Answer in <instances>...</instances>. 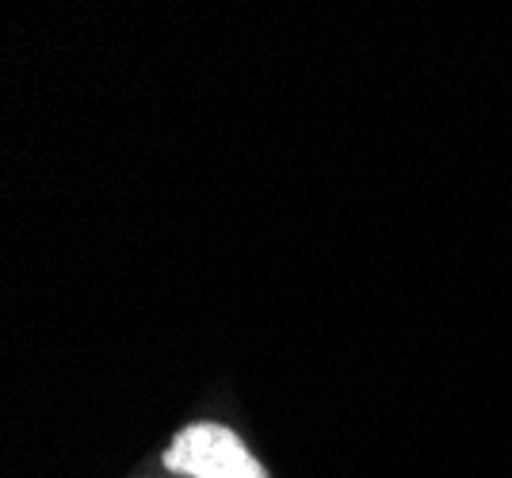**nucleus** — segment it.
<instances>
[{
    "instance_id": "nucleus-1",
    "label": "nucleus",
    "mask_w": 512,
    "mask_h": 478,
    "mask_svg": "<svg viewBox=\"0 0 512 478\" xmlns=\"http://www.w3.org/2000/svg\"><path fill=\"white\" fill-rule=\"evenodd\" d=\"M161 467L176 478H272L245 436L222 421H192L161 448Z\"/></svg>"
}]
</instances>
